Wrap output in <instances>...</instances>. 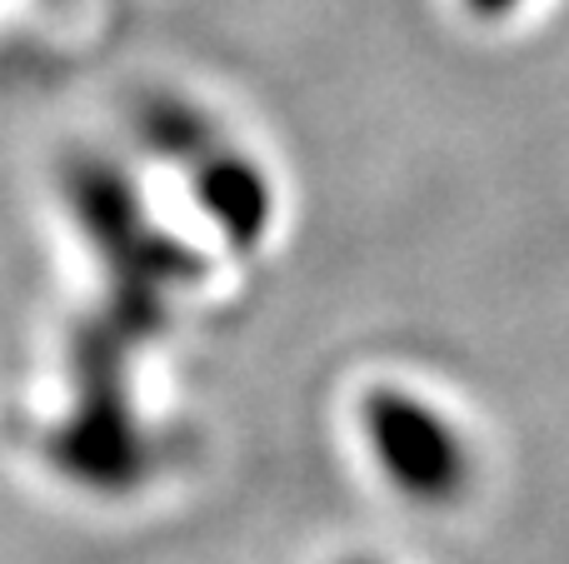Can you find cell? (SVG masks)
<instances>
[{
  "instance_id": "obj_1",
  "label": "cell",
  "mask_w": 569,
  "mask_h": 564,
  "mask_svg": "<svg viewBox=\"0 0 569 564\" xmlns=\"http://www.w3.org/2000/svg\"><path fill=\"white\" fill-rule=\"evenodd\" d=\"M360 425L390 485L410 500L445 505L470 485V450L425 400L405 390H375L360 405Z\"/></svg>"
},
{
  "instance_id": "obj_2",
  "label": "cell",
  "mask_w": 569,
  "mask_h": 564,
  "mask_svg": "<svg viewBox=\"0 0 569 564\" xmlns=\"http://www.w3.org/2000/svg\"><path fill=\"white\" fill-rule=\"evenodd\" d=\"M465 6H470L475 16H510L520 0H465Z\"/></svg>"
},
{
  "instance_id": "obj_3",
  "label": "cell",
  "mask_w": 569,
  "mask_h": 564,
  "mask_svg": "<svg viewBox=\"0 0 569 564\" xmlns=\"http://www.w3.org/2000/svg\"><path fill=\"white\" fill-rule=\"evenodd\" d=\"M350 564H370V560H350Z\"/></svg>"
}]
</instances>
